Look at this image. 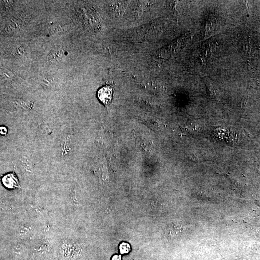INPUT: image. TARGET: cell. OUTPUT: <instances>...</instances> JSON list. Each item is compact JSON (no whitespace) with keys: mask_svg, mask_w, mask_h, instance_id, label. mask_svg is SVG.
<instances>
[{"mask_svg":"<svg viewBox=\"0 0 260 260\" xmlns=\"http://www.w3.org/2000/svg\"><path fill=\"white\" fill-rule=\"evenodd\" d=\"M113 89L110 85H105L98 90L97 97L101 102L105 105L110 104L112 99Z\"/></svg>","mask_w":260,"mask_h":260,"instance_id":"cell-1","label":"cell"},{"mask_svg":"<svg viewBox=\"0 0 260 260\" xmlns=\"http://www.w3.org/2000/svg\"><path fill=\"white\" fill-rule=\"evenodd\" d=\"M2 184L7 188L14 189L19 187V181L14 173H7L2 178Z\"/></svg>","mask_w":260,"mask_h":260,"instance_id":"cell-2","label":"cell"},{"mask_svg":"<svg viewBox=\"0 0 260 260\" xmlns=\"http://www.w3.org/2000/svg\"><path fill=\"white\" fill-rule=\"evenodd\" d=\"M120 250L121 254H128L130 250V245L127 243H122L120 246Z\"/></svg>","mask_w":260,"mask_h":260,"instance_id":"cell-3","label":"cell"},{"mask_svg":"<svg viewBox=\"0 0 260 260\" xmlns=\"http://www.w3.org/2000/svg\"><path fill=\"white\" fill-rule=\"evenodd\" d=\"M7 132V130L6 127H4V126H2V127H1V134H2V135H6Z\"/></svg>","mask_w":260,"mask_h":260,"instance_id":"cell-4","label":"cell"},{"mask_svg":"<svg viewBox=\"0 0 260 260\" xmlns=\"http://www.w3.org/2000/svg\"><path fill=\"white\" fill-rule=\"evenodd\" d=\"M112 260H121V257L120 255H115L113 257Z\"/></svg>","mask_w":260,"mask_h":260,"instance_id":"cell-5","label":"cell"}]
</instances>
